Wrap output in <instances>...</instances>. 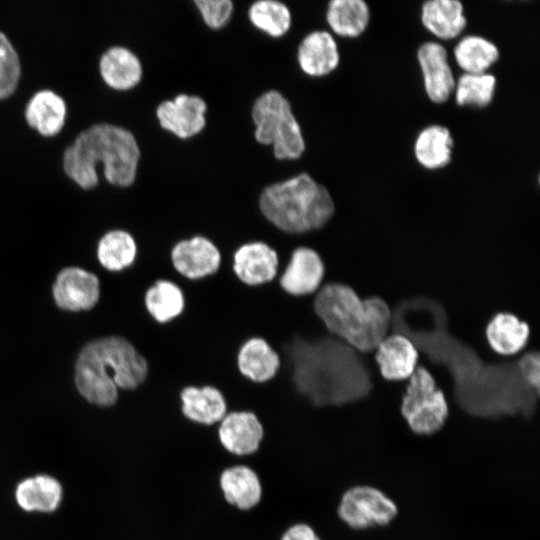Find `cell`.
<instances>
[{
	"label": "cell",
	"instance_id": "13",
	"mask_svg": "<svg viewBox=\"0 0 540 540\" xmlns=\"http://www.w3.org/2000/svg\"><path fill=\"white\" fill-rule=\"evenodd\" d=\"M417 61L427 97L435 104L447 102L454 92L456 79L446 48L438 42H425L417 50Z\"/></svg>",
	"mask_w": 540,
	"mask_h": 540
},
{
	"label": "cell",
	"instance_id": "20",
	"mask_svg": "<svg viewBox=\"0 0 540 540\" xmlns=\"http://www.w3.org/2000/svg\"><path fill=\"white\" fill-rule=\"evenodd\" d=\"M236 365L245 379L262 384L276 376L281 366V358L265 339L251 337L240 346Z\"/></svg>",
	"mask_w": 540,
	"mask_h": 540
},
{
	"label": "cell",
	"instance_id": "9",
	"mask_svg": "<svg viewBox=\"0 0 540 540\" xmlns=\"http://www.w3.org/2000/svg\"><path fill=\"white\" fill-rule=\"evenodd\" d=\"M325 272L324 262L317 251L307 246H298L292 251L276 280L286 294L310 297L323 285Z\"/></svg>",
	"mask_w": 540,
	"mask_h": 540
},
{
	"label": "cell",
	"instance_id": "32",
	"mask_svg": "<svg viewBox=\"0 0 540 540\" xmlns=\"http://www.w3.org/2000/svg\"><path fill=\"white\" fill-rule=\"evenodd\" d=\"M252 25L271 37H281L290 29L292 16L289 8L276 0H259L248 10Z\"/></svg>",
	"mask_w": 540,
	"mask_h": 540
},
{
	"label": "cell",
	"instance_id": "14",
	"mask_svg": "<svg viewBox=\"0 0 540 540\" xmlns=\"http://www.w3.org/2000/svg\"><path fill=\"white\" fill-rule=\"evenodd\" d=\"M52 292L56 305L63 310H90L99 300V279L79 267H66L57 274Z\"/></svg>",
	"mask_w": 540,
	"mask_h": 540
},
{
	"label": "cell",
	"instance_id": "6",
	"mask_svg": "<svg viewBox=\"0 0 540 540\" xmlns=\"http://www.w3.org/2000/svg\"><path fill=\"white\" fill-rule=\"evenodd\" d=\"M255 125L254 136L258 143L271 145L279 160H294L305 151L301 127L289 101L278 91L261 94L252 106Z\"/></svg>",
	"mask_w": 540,
	"mask_h": 540
},
{
	"label": "cell",
	"instance_id": "3",
	"mask_svg": "<svg viewBox=\"0 0 540 540\" xmlns=\"http://www.w3.org/2000/svg\"><path fill=\"white\" fill-rule=\"evenodd\" d=\"M312 308L325 331L362 353L374 352L388 335L391 311L379 296L361 298L343 282H325L313 295Z\"/></svg>",
	"mask_w": 540,
	"mask_h": 540
},
{
	"label": "cell",
	"instance_id": "15",
	"mask_svg": "<svg viewBox=\"0 0 540 540\" xmlns=\"http://www.w3.org/2000/svg\"><path fill=\"white\" fill-rule=\"evenodd\" d=\"M277 253L262 241L247 242L239 246L232 256V271L236 278L249 287L274 281L278 275Z\"/></svg>",
	"mask_w": 540,
	"mask_h": 540
},
{
	"label": "cell",
	"instance_id": "5",
	"mask_svg": "<svg viewBox=\"0 0 540 540\" xmlns=\"http://www.w3.org/2000/svg\"><path fill=\"white\" fill-rule=\"evenodd\" d=\"M258 207L271 226L291 236L321 230L335 214V203L328 189L307 173L265 187Z\"/></svg>",
	"mask_w": 540,
	"mask_h": 540
},
{
	"label": "cell",
	"instance_id": "30",
	"mask_svg": "<svg viewBox=\"0 0 540 540\" xmlns=\"http://www.w3.org/2000/svg\"><path fill=\"white\" fill-rule=\"evenodd\" d=\"M138 245L128 231L112 230L102 236L97 247L100 264L112 272L123 271L136 261Z\"/></svg>",
	"mask_w": 540,
	"mask_h": 540
},
{
	"label": "cell",
	"instance_id": "21",
	"mask_svg": "<svg viewBox=\"0 0 540 540\" xmlns=\"http://www.w3.org/2000/svg\"><path fill=\"white\" fill-rule=\"evenodd\" d=\"M421 23L434 37L452 40L467 26L463 4L458 0H429L422 4Z\"/></svg>",
	"mask_w": 540,
	"mask_h": 540
},
{
	"label": "cell",
	"instance_id": "12",
	"mask_svg": "<svg viewBox=\"0 0 540 540\" xmlns=\"http://www.w3.org/2000/svg\"><path fill=\"white\" fill-rule=\"evenodd\" d=\"M207 105L199 96L179 94L161 102L156 110L160 126L180 139L199 134L206 125Z\"/></svg>",
	"mask_w": 540,
	"mask_h": 540
},
{
	"label": "cell",
	"instance_id": "2",
	"mask_svg": "<svg viewBox=\"0 0 540 540\" xmlns=\"http://www.w3.org/2000/svg\"><path fill=\"white\" fill-rule=\"evenodd\" d=\"M149 366L144 355L123 336L95 339L83 347L75 365L79 393L100 407L114 405L118 390H137L147 379Z\"/></svg>",
	"mask_w": 540,
	"mask_h": 540
},
{
	"label": "cell",
	"instance_id": "4",
	"mask_svg": "<svg viewBox=\"0 0 540 540\" xmlns=\"http://www.w3.org/2000/svg\"><path fill=\"white\" fill-rule=\"evenodd\" d=\"M140 150L134 135L109 123H97L77 135L64 152L66 173L84 188L98 182L96 163L102 161L107 180L131 185L136 177Z\"/></svg>",
	"mask_w": 540,
	"mask_h": 540
},
{
	"label": "cell",
	"instance_id": "28",
	"mask_svg": "<svg viewBox=\"0 0 540 540\" xmlns=\"http://www.w3.org/2000/svg\"><path fill=\"white\" fill-rule=\"evenodd\" d=\"M455 62L464 73L483 74L498 61L500 52L496 44L479 35L462 37L454 47Z\"/></svg>",
	"mask_w": 540,
	"mask_h": 540
},
{
	"label": "cell",
	"instance_id": "34",
	"mask_svg": "<svg viewBox=\"0 0 540 540\" xmlns=\"http://www.w3.org/2000/svg\"><path fill=\"white\" fill-rule=\"evenodd\" d=\"M194 3L203 21L211 29L224 27L233 13V3L230 0H196Z\"/></svg>",
	"mask_w": 540,
	"mask_h": 540
},
{
	"label": "cell",
	"instance_id": "29",
	"mask_svg": "<svg viewBox=\"0 0 540 540\" xmlns=\"http://www.w3.org/2000/svg\"><path fill=\"white\" fill-rule=\"evenodd\" d=\"M27 122L44 135L57 133L63 126L66 105L64 100L49 89L38 91L26 108Z\"/></svg>",
	"mask_w": 540,
	"mask_h": 540
},
{
	"label": "cell",
	"instance_id": "22",
	"mask_svg": "<svg viewBox=\"0 0 540 540\" xmlns=\"http://www.w3.org/2000/svg\"><path fill=\"white\" fill-rule=\"evenodd\" d=\"M529 336V325L509 312L496 313L485 328L489 346L503 356H512L522 351L527 345Z\"/></svg>",
	"mask_w": 540,
	"mask_h": 540
},
{
	"label": "cell",
	"instance_id": "19",
	"mask_svg": "<svg viewBox=\"0 0 540 540\" xmlns=\"http://www.w3.org/2000/svg\"><path fill=\"white\" fill-rule=\"evenodd\" d=\"M297 61L301 70L311 77H323L332 73L340 63L338 45L331 33L312 31L300 42Z\"/></svg>",
	"mask_w": 540,
	"mask_h": 540
},
{
	"label": "cell",
	"instance_id": "35",
	"mask_svg": "<svg viewBox=\"0 0 540 540\" xmlns=\"http://www.w3.org/2000/svg\"><path fill=\"white\" fill-rule=\"evenodd\" d=\"M540 360L538 352H528L518 361V370L523 382L539 394Z\"/></svg>",
	"mask_w": 540,
	"mask_h": 540
},
{
	"label": "cell",
	"instance_id": "27",
	"mask_svg": "<svg viewBox=\"0 0 540 540\" xmlns=\"http://www.w3.org/2000/svg\"><path fill=\"white\" fill-rule=\"evenodd\" d=\"M100 70L104 80L116 89L134 87L141 79L142 66L128 48L113 46L101 57Z\"/></svg>",
	"mask_w": 540,
	"mask_h": 540
},
{
	"label": "cell",
	"instance_id": "24",
	"mask_svg": "<svg viewBox=\"0 0 540 540\" xmlns=\"http://www.w3.org/2000/svg\"><path fill=\"white\" fill-rule=\"evenodd\" d=\"M17 504L27 512L55 511L62 500L59 481L49 475H37L21 481L15 491Z\"/></svg>",
	"mask_w": 540,
	"mask_h": 540
},
{
	"label": "cell",
	"instance_id": "8",
	"mask_svg": "<svg viewBox=\"0 0 540 540\" xmlns=\"http://www.w3.org/2000/svg\"><path fill=\"white\" fill-rule=\"evenodd\" d=\"M337 514L351 529L365 530L389 525L396 518L398 508L381 490L368 485H357L342 494Z\"/></svg>",
	"mask_w": 540,
	"mask_h": 540
},
{
	"label": "cell",
	"instance_id": "23",
	"mask_svg": "<svg viewBox=\"0 0 540 540\" xmlns=\"http://www.w3.org/2000/svg\"><path fill=\"white\" fill-rule=\"evenodd\" d=\"M454 140L450 130L439 124L423 128L417 135L413 151L416 161L425 169L438 170L452 159Z\"/></svg>",
	"mask_w": 540,
	"mask_h": 540
},
{
	"label": "cell",
	"instance_id": "31",
	"mask_svg": "<svg viewBox=\"0 0 540 540\" xmlns=\"http://www.w3.org/2000/svg\"><path fill=\"white\" fill-rule=\"evenodd\" d=\"M496 78L490 73H463L455 83V102L459 106L484 108L493 101L496 90Z\"/></svg>",
	"mask_w": 540,
	"mask_h": 540
},
{
	"label": "cell",
	"instance_id": "10",
	"mask_svg": "<svg viewBox=\"0 0 540 540\" xmlns=\"http://www.w3.org/2000/svg\"><path fill=\"white\" fill-rule=\"evenodd\" d=\"M175 272L190 281L214 275L221 265V254L208 238L195 235L174 244L170 252Z\"/></svg>",
	"mask_w": 540,
	"mask_h": 540
},
{
	"label": "cell",
	"instance_id": "7",
	"mask_svg": "<svg viewBox=\"0 0 540 540\" xmlns=\"http://www.w3.org/2000/svg\"><path fill=\"white\" fill-rule=\"evenodd\" d=\"M407 381L400 405L406 424L419 436L437 433L449 416L444 392L438 387L431 372L422 365L417 366Z\"/></svg>",
	"mask_w": 540,
	"mask_h": 540
},
{
	"label": "cell",
	"instance_id": "1",
	"mask_svg": "<svg viewBox=\"0 0 540 540\" xmlns=\"http://www.w3.org/2000/svg\"><path fill=\"white\" fill-rule=\"evenodd\" d=\"M324 332L294 333L274 348L294 391L313 408L354 402L369 390L367 383L340 376L338 342Z\"/></svg>",
	"mask_w": 540,
	"mask_h": 540
},
{
	"label": "cell",
	"instance_id": "25",
	"mask_svg": "<svg viewBox=\"0 0 540 540\" xmlns=\"http://www.w3.org/2000/svg\"><path fill=\"white\" fill-rule=\"evenodd\" d=\"M325 17L334 34L357 38L368 28L371 12L363 0H332L328 3Z\"/></svg>",
	"mask_w": 540,
	"mask_h": 540
},
{
	"label": "cell",
	"instance_id": "18",
	"mask_svg": "<svg viewBox=\"0 0 540 540\" xmlns=\"http://www.w3.org/2000/svg\"><path fill=\"white\" fill-rule=\"evenodd\" d=\"M179 398L182 416L199 426H216L228 413L224 395L212 385L185 386L181 389Z\"/></svg>",
	"mask_w": 540,
	"mask_h": 540
},
{
	"label": "cell",
	"instance_id": "26",
	"mask_svg": "<svg viewBox=\"0 0 540 540\" xmlns=\"http://www.w3.org/2000/svg\"><path fill=\"white\" fill-rule=\"evenodd\" d=\"M143 304L148 315L158 324H167L179 317L185 308L182 289L168 279H157L145 291Z\"/></svg>",
	"mask_w": 540,
	"mask_h": 540
},
{
	"label": "cell",
	"instance_id": "17",
	"mask_svg": "<svg viewBox=\"0 0 540 540\" xmlns=\"http://www.w3.org/2000/svg\"><path fill=\"white\" fill-rule=\"evenodd\" d=\"M374 358L381 376L391 382L408 380L419 365L417 347L400 333L385 336L375 348Z\"/></svg>",
	"mask_w": 540,
	"mask_h": 540
},
{
	"label": "cell",
	"instance_id": "11",
	"mask_svg": "<svg viewBox=\"0 0 540 540\" xmlns=\"http://www.w3.org/2000/svg\"><path fill=\"white\" fill-rule=\"evenodd\" d=\"M217 439L223 450L232 456L256 454L264 439V427L251 411H228L217 425Z\"/></svg>",
	"mask_w": 540,
	"mask_h": 540
},
{
	"label": "cell",
	"instance_id": "33",
	"mask_svg": "<svg viewBox=\"0 0 540 540\" xmlns=\"http://www.w3.org/2000/svg\"><path fill=\"white\" fill-rule=\"evenodd\" d=\"M20 75L19 57L7 36L0 32V97L10 95Z\"/></svg>",
	"mask_w": 540,
	"mask_h": 540
},
{
	"label": "cell",
	"instance_id": "16",
	"mask_svg": "<svg viewBox=\"0 0 540 540\" xmlns=\"http://www.w3.org/2000/svg\"><path fill=\"white\" fill-rule=\"evenodd\" d=\"M218 485L224 501L238 511L253 510L262 501L260 476L247 464H233L224 468L220 472Z\"/></svg>",
	"mask_w": 540,
	"mask_h": 540
},
{
	"label": "cell",
	"instance_id": "36",
	"mask_svg": "<svg viewBox=\"0 0 540 540\" xmlns=\"http://www.w3.org/2000/svg\"><path fill=\"white\" fill-rule=\"evenodd\" d=\"M279 540H321V538L311 525L297 522L287 527Z\"/></svg>",
	"mask_w": 540,
	"mask_h": 540
}]
</instances>
